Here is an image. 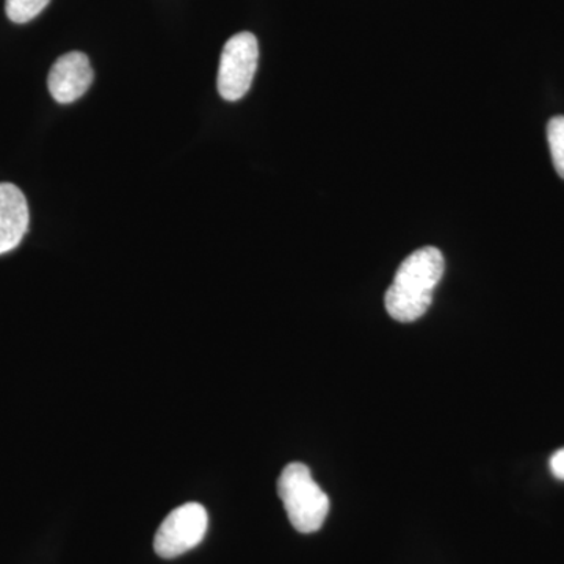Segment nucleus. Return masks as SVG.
Wrapping results in <instances>:
<instances>
[{
	"mask_svg": "<svg viewBox=\"0 0 564 564\" xmlns=\"http://www.w3.org/2000/svg\"><path fill=\"white\" fill-rule=\"evenodd\" d=\"M444 270V256L437 248H421L408 256L384 296L386 311L393 321H419L432 306Z\"/></svg>",
	"mask_w": 564,
	"mask_h": 564,
	"instance_id": "nucleus-1",
	"label": "nucleus"
},
{
	"mask_svg": "<svg viewBox=\"0 0 564 564\" xmlns=\"http://www.w3.org/2000/svg\"><path fill=\"white\" fill-rule=\"evenodd\" d=\"M278 494L296 532H318L325 524L329 499L306 464L291 463L284 467L278 480Z\"/></svg>",
	"mask_w": 564,
	"mask_h": 564,
	"instance_id": "nucleus-2",
	"label": "nucleus"
},
{
	"mask_svg": "<svg viewBox=\"0 0 564 564\" xmlns=\"http://www.w3.org/2000/svg\"><path fill=\"white\" fill-rule=\"evenodd\" d=\"M259 62V44L250 32L237 33L221 52L218 93L226 101H239L250 90Z\"/></svg>",
	"mask_w": 564,
	"mask_h": 564,
	"instance_id": "nucleus-3",
	"label": "nucleus"
},
{
	"mask_svg": "<svg viewBox=\"0 0 564 564\" xmlns=\"http://www.w3.org/2000/svg\"><path fill=\"white\" fill-rule=\"evenodd\" d=\"M209 516L199 503H185L166 516L154 538V551L161 558H176L192 551L206 536Z\"/></svg>",
	"mask_w": 564,
	"mask_h": 564,
	"instance_id": "nucleus-4",
	"label": "nucleus"
},
{
	"mask_svg": "<svg viewBox=\"0 0 564 564\" xmlns=\"http://www.w3.org/2000/svg\"><path fill=\"white\" fill-rule=\"evenodd\" d=\"M93 77L95 73L87 55L82 52H69L54 63L47 77V85L55 101L70 104L88 91Z\"/></svg>",
	"mask_w": 564,
	"mask_h": 564,
	"instance_id": "nucleus-5",
	"label": "nucleus"
},
{
	"mask_svg": "<svg viewBox=\"0 0 564 564\" xmlns=\"http://www.w3.org/2000/svg\"><path fill=\"white\" fill-rule=\"evenodd\" d=\"M29 229L24 193L13 184H0V254L13 251Z\"/></svg>",
	"mask_w": 564,
	"mask_h": 564,
	"instance_id": "nucleus-6",
	"label": "nucleus"
},
{
	"mask_svg": "<svg viewBox=\"0 0 564 564\" xmlns=\"http://www.w3.org/2000/svg\"><path fill=\"white\" fill-rule=\"evenodd\" d=\"M51 0H7L6 11L10 21L17 24L35 20L50 6Z\"/></svg>",
	"mask_w": 564,
	"mask_h": 564,
	"instance_id": "nucleus-7",
	"label": "nucleus"
},
{
	"mask_svg": "<svg viewBox=\"0 0 564 564\" xmlns=\"http://www.w3.org/2000/svg\"><path fill=\"white\" fill-rule=\"evenodd\" d=\"M547 140L556 173L564 180V117H555L549 121Z\"/></svg>",
	"mask_w": 564,
	"mask_h": 564,
	"instance_id": "nucleus-8",
	"label": "nucleus"
},
{
	"mask_svg": "<svg viewBox=\"0 0 564 564\" xmlns=\"http://www.w3.org/2000/svg\"><path fill=\"white\" fill-rule=\"evenodd\" d=\"M551 470L558 480H564V448L552 456Z\"/></svg>",
	"mask_w": 564,
	"mask_h": 564,
	"instance_id": "nucleus-9",
	"label": "nucleus"
}]
</instances>
